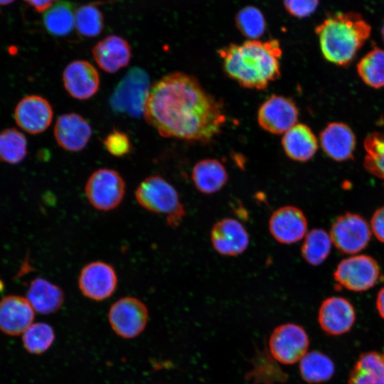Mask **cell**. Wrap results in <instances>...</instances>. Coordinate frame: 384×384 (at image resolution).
Returning a JSON list of instances; mask_svg holds the SVG:
<instances>
[{"mask_svg":"<svg viewBox=\"0 0 384 384\" xmlns=\"http://www.w3.org/2000/svg\"><path fill=\"white\" fill-rule=\"evenodd\" d=\"M319 2V0H284V6L292 16L305 18L316 11Z\"/></svg>","mask_w":384,"mask_h":384,"instance_id":"cell-37","label":"cell"},{"mask_svg":"<svg viewBox=\"0 0 384 384\" xmlns=\"http://www.w3.org/2000/svg\"><path fill=\"white\" fill-rule=\"evenodd\" d=\"M315 32L324 58L344 66L353 60L368 39L371 27L359 14L339 12L318 25Z\"/></svg>","mask_w":384,"mask_h":384,"instance_id":"cell-3","label":"cell"},{"mask_svg":"<svg viewBox=\"0 0 384 384\" xmlns=\"http://www.w3.org/2000/svg\"><path fill=\"white\" fill-rule=\"evenodd\" d=\"M320 144L327 156L336 161L349 160L353 157L356 137L346 124L331 122L321 131Z\"/></svg>","mask_w":384,"mask_h":384,"instance_id":"cell-20","label":"cell"},{"mask_svg":"<svg viewBox=\"0 0 384 384\" xmlns=\"http://www.w3.org/2000/svg\"><path fill=\"white\" fill-rule=\"evenodd\" d=\"M118 277L114 267L104 261L96 260L86 264L78 279L82 294L93 301L110 298L116 291Z\"/></svg>","mask_w":384,"mask_h":384,"instance_id":"cell-11","label":"cell"},{"mask_svg":"<svg viewBox=\"0 0 384 384\" xmlns=\"http://www.w3.org/2000/svg\"><path fill=\"white\" fill-rule=\"evenodd\" d=\"M356 321V312L352 304L341 297H331L324 299L319 309L318 321L322 330L332 336L349 331Z\"/></svg>","mask_w":384,"mask_h":384,"instance_id":"cell-16","label":"cell"},{"mask_svg":"<svg viewBox=\"0 0 384 384\" xmlns=\"http://www.w3.org/2000/svg\"><path fill=\"white\" fill-rule=\"evenodd\" d=\"M366 155L363 165L375 176L384 181V136L379 133L368 134L364 142Z\"/></svg>","mask_w":384,"mask_h":384,"instance_id":"cell-32","label":"cell"},{"mask_svg":"<svg viewBox=\"0 0 384 384\" xmlns=\"http://www.w3.org/2000/svg\"><path fill=\"white\" fill-rule=\"evenodd\" d=\"M55 338L53 328L43 322L33 323L23 333L22 341L25 348L33 354L47 351Z\"/></svg>","mask_w":384,"mask_h":384,"instance_id":"cell-31","label":"cell"},{"mask_svg":"<svg viewBox=\"0 0 384 384\" xmlns=\"http://www.w3.org/2000/svg\"><path fill=\"white\" fill-rule=\"evenodd\" d=\"M27 148V139L19 130L8 128L0 132V161L18 164L26 157Z\"/></svg>","mask_w":384,"mask_h":384,"instance_id":"cell-29","label":"cell"},{"mask_svg":"<svg viewBox=\"0 0 384 384\" xmlns=\"http://www.w3.org/2000/svg\"><path fill=\"white\" fill-rule=\"evenodd\" d=\"M357 72L367 85L373 88L384 87V50L378 48L369 51L357 64Z\"/></svg>","mask_w":384,"mask_h":384,"instance_id":"cell-30","label":"cell"},{"mask_svg":"<svg viewBox=\"0 0 384 384\" xmlns=\"http://www.w3.org/2000/svg\"><path fill=\"white\" fill-rule=\"evenodd\" d=\"M63 82L71 97L83 100L90 98L98 91L100 75L90 62L74 60L64 69Z\"/></svg>","mask_w":384,"mask_h":384,"instance_id":"cell-17","label":"cell"},{"mask_svg":"<svg viewBox=\"0 0 384 384\" xmlns=\"http://www.w3.org/2000/svg\"><path fill=\"white\" fill-rule=\"evenodd\" d=\"M75 11L68 1H57L44 11L43 24L48 33L55 36H65L75 26Z\"/></svg>","mask_w":384,"mask_h":384,"instance_id":"cell-27","label":"cell"},{"mask_svg":"<svg viewBox=\"0 0 384 384\" xmlns=\"http://www.w3.org/2000/svg\"><path fill=\"white\" fill-rule=\"evenodd\" d=\"M348 384H384V353H362L350 372Z\"/></svg>","mask_w":384,"mask_h":384,"instance_id":"cell-25","label":"cell"},{"mask_svg":"<svg viewBox=\"0 0 384 384\" xmlns=\"http://www.w3.org/2000/svg\"><path fill=\"white\" fill-rule=\"evenodd\" d=\"M214 250L225 256H237L248 247L250 238L244 225L238 220L225 218L217 221L210 231Z\"/></svg>","mask_w":384,"mask_h":384,"instance_id":"cell-15","label":"cell"},{"mask_svg":"<svg viewBox=\"0 0 384 384\" xmlns=\"http://www.w3.org/2000/svg\"><path fill=\"white\" fill-rule=\"evenodd\" d=\"M381 34H382L383 41L384 42V23H383L382 29H381Z\"/></svg>","mask_w":384,"mask_h":384,"instance_id":"cell-42","label":"cell"},{"mask_svg":"<svg viewBox=\"0 0 384 384\" xmlns=\"http://www.w3.org/2000/svg\"><path fill=\"white\" fill-rule=\"evenodd\" d=\"M14 0H0V5H7L12 3Z\"/></svg>","mask_w":384,"mask_h":384,"instance_id":"cell-41","label":"cell"},{"mask_svg":"<svg viewBox=\"0 0 384 384\" xmlns=\"http://www.w3.org/2000/svg\"><path fill=\"white\" fill-rule=\"evenodd\" d=\"M238 29L249 40H256L265 32V17L260 9L248 6L238 11L235 17Z\"/></svg>","mask_w":384,"mask_h":384,"instance_id":"cell-33","label":"cell"},{"mask_svg":"<svg viewBox=\"0 0 384 384\" xmlns=\"http://www.w3.org/2000/svg\"><path fill=\"white\" fill-rule=\"evenodd\" d=\"M2 287H3V284H2V282L0 281V290L2 289Z\"/></svg>","mask_w":384,"mask_h":384,"instance_id":"cell-43","label":"cell"},{"mask_svg":"<svg viewBox=\"0 0 384 384\" xmlns=\"http://www.w3.org/2000/svg\"><path fill=\"white\" fill-rule=\"evenodd\" d=\"M299 110L292 100L274 94L260 105L257 122L271 134H282L297 124Z\"/></svg>","mask_w":384,"mask_h":384,"instance_id":"cell-12","label":"cell"},{"mask_svg":"<svg viewBox=\"0 0 384 384\" xmlns=\"http://www.w3.org/2000/svg\"><path fill=\"white\" fill-rule=\"evenodd\" d=\"M149 77L139 67L132 68L119 82L110 98L112 110L132 117L144 114L150 90Z\"/></svg>","mask_w":384,"mask_h":384,"instance_id":"cell-5","label":"cell"},{"mask_svg":"<svg viewBox=\"0 0 384 384\" xmlns=\"http://www.w3.org/2000/svg\"><path fill=\"white\" fill-rule=\"evenodd\" d=\"M270 372L277 374H284V373L276 366V363L270 359L266 355H259L255 361V367L249 374V378H253L259 383L281 382L284 379L270 373ZM252 378V379H253Z\"/></svg>","mask_w":384,"mask_h":384,"instance_id":"cell-35","label":"cell"},{"mask_svg":"<svg viewBox=\"0 0 384 384\" xmlns=\"http://www.w3.org/2000/svg\"><path fill=\"white\" fill-rule=\"evenodd\" d=\"M53 111L44 97L31 95L23 97L14 110L16 124L31 134L43 132L51 124Z\"/></svg>","mask_w":384,"mask_h":384,"instance_id":"cell-14","label":"cell"},{"mask_svg":"<svg viewBox=\"0 0 384 384\" xmlns=\"http://www.w3.org/2000/svg\"><path fill=\"white\" fill-rule=\"evenodd\" d=\"M226 75L241 87L265 90L281 76L282 50L277 39L247 40L218 50Z\"/></svg>","mask_w":384,"mask_h":384,"instance_id":"cell-2","label":"cell"},{"mask_svg":"<svg viewBox=\"0 0 384 384\" xmlns=\"http://www.w3.org/2000/svg\"><path fill=\"white\" fill-rule=\"evenodd\" d=\"M75 26L84 37H95L103 28V17L100 9L94 4L85 5L75 11Z\"/></svg>","mask_w":384,"mask_h":384,"instance_id":"cell-34","label":"cell"},{"mask_svg":"<svg viewBox=\"0 0 384 384\" xmlns=\"http://www.w3.org/2000/svg\"><path fill=\"white\" fill-rule=\"evenodd\" d=\"M370 228L375 238L384 243V206L374 212L370 220Z\"/></svg>","mask_w":384,"mask_h":384,"instance_id":"cell-38","label":"cell"},{"mask_svg":"<svg viewBox=\"0 0 384 384\" xmlns=\"http://www.w3.org/2000/svg\"><path fill=\"white\" fill-rule=\"evenodd\" d=\"M146 122L163 137L208 142L221 131L222 103L193 76L169 73L150 87L144 110Z\"/></svg>","mask_w":384,"mask_h":384,"instance_id":"cell-1","label":"cell"},{"mask_svg":"<svg viewBox=\"0 0 384 384\" xmlns=\"http://www.w3.org/2000/svg\"><path fill=\"white\" fill-rule=\"evenodd\" d=\"M106 150L116 157L124 156L132 149V144L128 135L121 131L113 129L103 141Z\"/></svg>","mask_w":384,"mask_h":384,"instance_id":"cell-36","label":"cell"},{"mask_svg":"<svg viewBox=\"0 0 384 384\" xmlns=\"http://www.w3.org/2000/svg\"><path fill=\"white\" fill-rule=\"evenodd\" d=\"M26 297L10 294L0 300V331L10 336L23 334L34 320L35 313Z\"/></svg>","mask_w":384,"mask_h":384,"instance_id":"cell-18","label":"cell"},{"mask_svg":"<svg viewBox=\"0 0 384 384\" xmlns=\"http://www.w3.org/2000/svg\"><path fill=\"white\" fill-rule=\"evenodd\" d=\"M38 12L46 11L57 0H24Z\"/></svg>","mask_w":384,"mask_h":384,"instance_id":"cell-39","label":"cell"},{"mask_svg":"<svg viewBox=\"0 0 384 384\" xmlns=\"http://www.w3.org/2000/svg\"><path fill=\"white\" fill-rule=\"evenodd\" d=\"M149 319L146 304L134 297H124L110 306L108 320L113 331L120 337L132 338L145 329Z\"/></svg>","mask_w":384,"mask_h":384,"instance_id":"cell-9","label":"cell"},{"mask_svg":"<svg viewBox=\"0 0 384 384\" xmlns=\"http://www.w3.org/2000/svg\"><path fill=\"white\" fill-rule=\"evenodd\" d=\"M335 371L333 361L319 351L306 353L299 361V372L302 379L309 383L326 382L331 378Z\"/></svg>","mask_w":384,"mask_h":384,"instance_id":"cell-26","label":"cell"},{"mask_svg":"<svg viewBox=\"0 0 384 384\" xmlns=\"http://www.w3.org/2000/svg\"><path fill=\"white\" fill-rule=\"evenodd\" d=\"M309 344L306 331L299 325L287 323L277 326L269 339L272 358L280 363L294 364L307 353Z\"/></svg>","mask_w":384,"mask_h":384,"instance_id":"cell-10","label":"cell"},{"mask_svg":"<svg viewBox=\"0 0 384 384\" xmlns=\"http://www.w3.org/2000/svg\"><path fill=\"white\" fill-rule=\"evenodd\" d=\"M380 274L379 265L374 258L358 255L341 260L334 272V279L338 287L364 292L375 285Z\"/></svg>","mask_w":384,"mask_h":384,"instance_id":"cell-7","label":"cell"},{"mask_svg":"<svg viewBox=\"0 0 384 384\" xmlns=\"http://www.w3.org/2000/svg\"><path fill=\"white\" fill-rule=\"evenodd\" d=\"M282 145L285 154L295 161L310 160L318 150V140L306 124H294L283 135Z\"/></svg>","mask_w":384,"mask_h":384,"instance_id":"cell-22","label":"cell"},{"mask_svg":"<svg viewBox=\"0 0 384 384\" xmlns=\"http://www.w3.org/2000/svg\"><path fill=\"white\" fill-rule=\"evenodd\" d=\"M92 55L102 70L114 73L129 64L132 52L126 40L118 36L110 35L94 46Z\"/></svg>","mask_w":384,"mask_h":384,"instance_id":"cell-21","label":"cell"},{"mask_svg":"<svg viewBox=\"0 0 384 384\" xmlns=\"http://www.w3.org/2000/svg\"><path fill=\"white\" fill-rule=\"evenodd\" d=\"M34 311L41 314H50L58 311L65 300L63 289L42 277L32 279L26 297Z\"/></svg>","mask_w":384,"mask_h":384,"instance_id":"cell-23","label":"cell"},{"mask_svg":"<svg viewBox=\"0 0 384 384\" xmlns=\"http://www.w3.org/2000/svg\"><path fill=\"white\" fill-rule=\"evenodd\" d=\"M331 243L329 233L324 229H312L304 237L301 246L302 256L309 265H319L328 257Z\"/></svg>","mask_w":384,"mask_h":384,"instance_id":"cell-28","label":"cell"},{"mask_svg":"<svg viewBox=\"0 0 384 384\" xmlns=\"http://www.w3.org/2000/svg\"><path fill=\"white\" fill-rule=\"evenodd\" d=\"M126 183L118 171L102 168L88 178L85 192L89 203L96 210L107 212L117 208L122 202Z\"/></svg>","mask_w":384,"mask_h":384,"instance_id":"cell-6","label":"cell"},{"mask_svg":"<svg viewBox=\"0 0 384 384\" xmlns=\"http://www.w3.org/2000/svg\"><path fill=\"white\" fill-rule=\"evenodd\" d=\"M191 178L198 191L213 194L226 184L228 174L225 167L218 160L204 159L193 166Z\"/></svg>","mask_w":384,"mask_h":384,"instance_id":"cell-24","label":"cell"},{"mask_svg":"<svg viewBox=\"0 0 384 384\" xmlns=\"http://www.w3.org/2000/svg\"><path fill=\"white\" fill-rule=\"evenodd\" d=\"M138 204L149 212L164 215L169 226L178 227L186 210L176 188L160 175L145 178L135 191Z\"/></svg>","mask_w":384,"mask_h":384,"instance_id":"cell-4","label":"cell"},{"mask_svg":"<svg viewBox=\"0 0 384 384\" xmlns=\"http://www.w3.org/2000/svg\"><path fill=\"white\" fill-rule=\"evenodd\" d=\"M53 132L58 144L64 150L73 152L83 149L92 135L90 124L76 113H67L59 116Z\"/></svg>","mask_w":384,"mask_h":384,"instance_id":"cell-19","label":"cell"},{"mask_svg":"<svg viewBox=\"0 0 384 384\" xmlns=\"http://www.w3.org/2000/svg\"><path fill=\"white\" fill-rule=\"evenodd\" d=\"M329 235L338 250L342 253L353 255L368 245L371 237V229L361 215L346 213L334 220Z\"/></svg>","mask_w":384,"mask_h":384,"instance_id":"cell-8","label":"cell"},{"mask_svg":"<svg viewBox=\"0 0 384 384\" xmlns=\"http://www.w3.org/2000/svg\"><path fill=\"white\" fill-rule=\"evenodd\" d=\"M268 226L271 235L276 241L290 245L305 237L308 223L300 208L294 206H285L272 213Z\"/></svg>","mask_w":384,"mask_h":384,"instance_id":"cell-13","label":"cell"},{"mask_svg":"<svg viewBox=\"0 0 384 384\" xmlns=\"http://www.w3.org/2000/svg\"><path fill=\"white\" fill-rule=\"evenodd\" d=\"M376 307L380 316L384 319V287H383L378 293Z\"/></svg>","mask_w":384,"mask_h":384,"instance_id":"cell-40","label":"cell"}]
</instances>
